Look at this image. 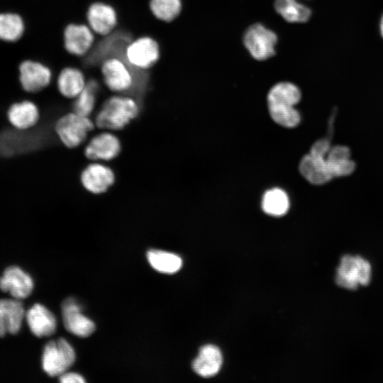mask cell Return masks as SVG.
Listing matches in <instances>:
<instances>
[{"mask_svg": "<svg viewBox=\"0 0 383 383\" xmlns=\"http://www.w3.org/2000/svg\"><path fill=\"white\" fill-rule=\"evenodd\" d=\"M326 163L333 178L352 174L355 164L350 158V150L345 145L331 146L326 157Z\"/></svg>", "mask_w": 383, "mask_h": 383, "instance_id": "44dd1931", "label": "cell"}, {"mask_svg": "<svg viewBox=\"0 0 383 383\" xmlns=\"http://www.w3.org/2000/svg\"><path fill=\"white\" fill-rule=\"evenodd\" d=\"M222 361L220 350L213 345H206L199 350L197 357L193 361L192 368L199 375L210 377L218 372Z\"/></svg>", "mask_w": 383, "mask_h": 383, "instance_id": "d6986e66", "label": "cell"}, {"mask_svg": "<svg viewBox=\"0 0 383 383\" xmlns=\"http://www.w3.org/2000/svg\"><path fill=\"white\" fill-rule=\"evenodd\" d=\"M33 288L32 278L18 267H8L0 278V289L17 299L29 296Z\"/></svg>", "mask_w": 383, "mask_h": 383, "instance_id": "9a60e30c", "label": "cell"}, {"mask_svg": "<svg viewBox=\"0 0 383 383\" xmlns=\"http://www.w3.org/2000/svg\"><path fill=\"white\" fill-rule=\"evenodd\" d=\"M274 9L290 23H305L311 16L310 8L297 0H275Z\"/></svg>", "mask_w": 383, "mask_h": 383, "instance_id": "603a6c76", "label": "cell"}, {"mask_svg": "<svg viewBox=\"0 0 383 383\" xmlns=\"http://www.w3.org/2000/svg\"><path fill=\"white\" fill-rule=\"evenodd\" d=\"M75 360L72 345L64 338L50 341L44 348L42 365L50 376H60L67 372Z\"/></svg>", "mask_w": 383, "mask_h": 383, "instance_id": "52a82bcc", "label": "cell"}, {"mask_svg": "<svg viewBox=\"0 0 383 383\" xmlns=\"http://www.w3.org/2000/svg\"><path fill=\"white\" fill-rule=\"evenodd\" d=\"M149 6L153 16L165 22L177 18L182 9L181 0H150Z\"/></svg>", "mask_w": 383, "mask_h": 383, "instance_id": "83f0119b", "label": "cell"}, {"mask_svg": "<svg viewBox=\"0 0 383 383\" xmlns=\"http://www.w3.org/2000/svg\"><path fill=\"white\" fill-rule=\"evenodd\" d=\"M115 52L101 60V72L106 86L119 94H128L133 89L139 91L144 85L139 83V71L133 68L125 59L123 53Z\"/></svg>", "mask_w": 383, "mask_h": 383, "instance_id": "7a4b0ae2", "label": "cell"}, {"mask_svg": "<svg viewBox=\"0 0 383 383\" xmlns=\"http://www.w3.org/2000/svg\"><path fill=\"white\" fill-rule=\"evenodd\" d=\"M94 128V124L89 116L74 111L62 116L55 126L60 140L69 148L80 145Z\"/></svg>", "mask_w": 383, "mask_h": 383, "instance_id": "5b68a950", "label": "cell"}, {"mask_svg": "<svg viewBox=\"0 0 383 383\" xmlns=\"http://www.w3.org/2000/svg\"><path fill=\"white\" fill-rule=\"evenodd\" d=\"M20 82L23 89L30 93L43 90L52 79V72L43 64L32 60L23 61L19 67Z\"/></svg>", "mask_w": 383, "mask_h": 383, "instance_id": "30bf717a", "label": "cell"}, {"mask_svg": "<svg viewBox=\"0 0 383 383\" xmlns=\"http://www.w3.org/2000/svg\"><path fill=\"white\" fill-rule=\"evenodd\" d=\"M80 179L88 192L98 194L106 192L114 184L116 177L109 167L94 162L82 171Z\"/></svg>", "mask_w": 383, "mask_h": 383, "instance_id": "4fadbf2b", "label": "cell"}, {"mask_svg": "<svg viewBox=\"0 0 383 383\" xmlns=\"http://www.w3.org/2000/svg\"><path fill=\"white\" fill-rule=\"evenodd\" d=\"M243 43L250 55L257 60H265L275 54L277 36L261 23L249 26L243 35Z\"/></svg>", "mask_w": 383, "mask_h": 383, "instance_id": "ba28073f", "label": "cell"}, {"mask_svg": "<svg viewBox=\"0 0 383 383\" xmlns=\"http://www.w3.org/2000/svg\"><path fill=\"white\" fill-rule=\"evenodd\" d=\"M85 76L78 68L67 67L62 69L57 77L60 93L68 99H75L87 84Z\"/></svg>", "mask_w": 383, "mask_h": 383, "instance_id": "7402d4cb", "label": "cell"}, {"mask_svg": "<svg viewBox=\"0 0 383 383\" xmlns=\"http://www.w3.org/2000/svg\"><path fill=\"white\" fill-rule=\"evenodd\" d=\"M62 312L64 326L70 333L87 337L94 331V322L82 313L81 306L75 299H66L62 304Z\"/></svg>", "mask_w": 383, "mask_h": 383, "instance_id": "8fae6325", "label": "cell"}, {"mask_svg": "<svg viewBox=\"0 0 383 383\" xmlns=\"http://www.w3.org/2000/svg\"><path fill=\"white\" fill-rule=\"evenodd\" d=\"M331 146L327 138H321L313 144L309 152L315 155L326 157Z\"/></svg>", "mask_w": 383, "mask_h": 383, "instance_id": "f1b7e54d", "label": "cell"}, {"mask_svg": "<svg viewBox=\"0 0 383 383\" xmlns=\"http://www.w3.org/2000/svg\"><path fill=\"white\" fill-rule=\"evenodd\" d=\"M39 118L37 106L30 101L15 103L8 111L10 123L18 130L24 131L34 126Z\"/></svg>", "mask_w": 383, "mask_h": 383, "instance_id": "ffe728a7", "label": "cell"}, {"mask_svg": "<svg viewBox=\"0 0 383 383\" xmlns=\"http://www.w3.org/2000/svg\"><path fill=\"white\" fill-rule=\"evenodd\" d=\"M121 150L118 137L111 133H102L94 137L86 146L85 156L94 161H109L116 158Z\"/></svg>", "mask_w": 383, "mask_h": 383, "instance_id": "5bb4252c", "label": "cell"}, {"mask_svg": "<svg viewBox=\"0 0 383 383\" xmlns=\"http://www.w3.org/2000/svg\"><path fill=\"white\" fill-rule=\"evenodd\" d=\"M301 98V91L294 84L282 82L274 84L267 94L269 112L272 120L285 128L298 126L301 116L294 106Z\"/></svg>", "mask_w": 383, "mask_h": 383, "instance_id": "6da1fadb", "label": "cell"}, {"mask_svg": "<svg viewBox=\"0 0 383 383\" xmlns=\"http://www.w3.org/2000/svg\"><path fill=\"white\" fill-rule=\"evenodd\" d=\"M379 30H380V33H381V35L382 36L383 38V14L380 18V21H379Z\"/></svg>", "mask_w": 383, "mask_h": 383, "instance_id": "4dcf8cb0", "label": "cell"}, {"mask_svg": "<svg viewBox=\"0 0 383 383\" xmlns=\"http://www.w3.org/2000/svg\"><path fill=\"white\" fill-rule=\"evenodd\" d=\"M147 258L150 265L162 273H175L182 265L180 257L163 250H150L147 253Z\"/></svg>", "mask_w": 383, "mask_h": 383, "instance_id": "d4e9b609", "label": "cell"}, {"mask_svg": "<svg viewBox=\"0 0 383 383\" xmlns=\"http://www.w3.org/2000/svg\"><path fill=\"white\" fill-rule=\"evenodd\" d=\"M26 320L31 332L38 337L50 335L56 329L55 316L40 304L30 308L26 313Z\"/></svg>", "mask_w": 383, "mask_h": 383, "instance_id": "ac0fdd59", "label": "cell"}, {"mask_svg": "<svg viewBox=\"0 0 383 383\" xmlns=\"http://www.w3.org/2000/svg\"><path fill=\"white\" fill-rule=\"evenodd\" d=\"M289 208V199L282 189L272 188L265 192L262 199V209L265 213L272 216L284 215Z\"/></svg>", "mask_w": 383, "mask_h": 383, "instance_id": "cb8c5ba5", "label": "cell"}, {"mask_svg": "<svg viewBox=\"0 0 383 383\" xmlns=\"http://www.w3.org/2000/svg\"><path fill=\"white\" fill-rule=\"evenodd\" d=\"M99 89L97 81L91 79L87 82L84 89L75 98L73 111L84 116H89L95 107Z\"/></svg>", "mask_w": 383, "mask_h": 383, "instance_id": "484cf974", "label": "cell"}, {"mask_svg": "<svg viewBox=\"0 0 383 383\" xmlns=\"http://www.w3.org/2000/svg\"><path fill=\"white\" fill-rule=\"evenodd\" d=\"M123 55L133 68L144 72L159 60L160 46L152 37H139L127 43L124 48Z\"/></svg>", "mask_w": 383, "mask_h": 383, "instance_id": "8992f818", "label": "cell"}, {"mask_svg": "<svg viewBox=\"0 0 383 383\" xmlns=\"http://www.w3.org/2000/svg\"><path fill=\"white\" fill-rule=\"evenodd\" d=\"M25 315L21 302L16 299H0V337L19 331Z\"/></svg>", "mask_w": 383, "mask_h": 383, "instance_id": "e0dca14e", "label": "cell"}, {"mask_svg": "<svg viewBox=\"0 0 383 383\" xmlns=\"http://www.w3.org/2000/svg\"><path fill=\"white\" fill-rule=\"evenodd\" d=\"M24 23L20 16L16 13H0V39L16 41L23 35Z\"/></svg>", "mask_w": 383, "mask_h": 383, "instance_id": "4316f807", "label": "cell"}, {"mask_svg": "<svg viewBox=\"0 0 383 383\" xmlns=\"http://www.w3.org/2000/svg\"><path fill=\"white\" fill-rule=\"evenodd\" d=\"M63 38L65 50L79 57L87 55L94 43V31L85 24H68L64 30Z\"/></svg>", "mask_w": 383, "mask_h": 383, "instance_id": "9c48e42d", "label": "cell"}, {"mask_svg": "<svg viewBox=\"0 0 383 383\" xmlns=\"http://www.w3.org/2000/svg\"><path fill=\"white\" fill-rule=\"evenodd\" d=\"M326 157L315 155L309 152L300 160L299 172L304 179L311 184L321 185L333 179L326 163Z\"/></svg>", "mask_w": 383, "mask_h": 383, "instance_id": "2e32d148", "label": "cell"}, {"mask_svg": "<svg viewBox=\"0 0 383 383\" xmlns=\"http://www.w3.org/2000/svg\"><path fill=\"white\" fill-rule=\"evenodd\" d=\"M59 381L62 383H84V377L74 372H65L59 376Z\"/></svg>", "mask_w": 383, "mask_h": 383, "instance_id": "f546056e", "label": "cell"}, {"mask_svg": "<svg viewBox=\"0 0 383 383\" xmlns=\"http://www.w3.org/2000/svg\"><path fill=\"white\" fill-rule=\"evenodd\" d=\"M370 263L356 255H344L336 271L335 282L343 288L354 290L360 286H367L371 280Z\"/></svg>", "mask_w": 383, "mask_h": 383, "instance_id": "277c9868", "label": "cell"}, {"mask_svg": "<svg viewBox=\"0 0 383 383\" xmlns=\"http://www.w3.org/2000/svg\"><path fill=\"white\" fill-rule=\"evenodd\" d=\"M139 111V102L133 96H112L104 103L95 123L101 128L121 130L138 116Z\"/></svg>", "mask_w": 383, "mask_h": 383, "instance_id": "3957f363", "label": "cell"}, {"mask_svg": "<svg viewBox=\"0 0 383 383\" xmlns=\"http://www.w3.org/2000/svg\"><path fill=\"white\" fill-rule=\"evenodd\" d=\"M87 18L94 33L101 35H109L118 23L115 9L109 4L100 1L94 2L89 6Z\"/></svg>", "mask_w": 383, "mask_h": 383, "instance_id": "7c38bea8", "label": "cell"}]
</instances>
